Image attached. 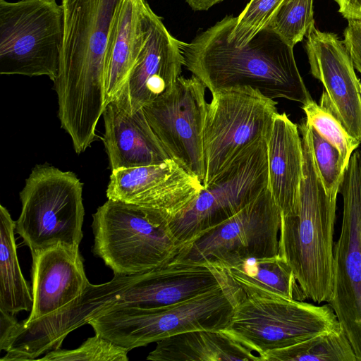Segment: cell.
<instances>
[{"instance_id":"25","label":"cell","mask_w":361,"mask_h":361,"mask_svg":"<svg viewBox=\"0 0 361 361\" xmlns=\"http://www.w3.org/2000/svg\"><path fill=\"white\" fill-rule=\"evenodd\" d=\"M14 221L0 206V310L12 314L32 307V294L18 262Z\"/></svg>"},{"instance_id":"15","label":"cell","mask_w":361,"mask_h":361,"mask_svg":"<svg viewBox=\"0 0 361 361\" xmlns=\"http://www.w3.org/2000/svg\"><path fill=\"white\" fill-rule=\"evenodd\" d=\"M142 13L145 36L142 48L125 83L114 98L131 111L169 95L184 66L180 40L172 36L146 0Z\"/></svg>"},{"instance_id":"4","label":"cell","mask_w":361,"mask_h":361,"mask_svg":"<svg viewBox=\"0 0 361 361\" xmlns=\"http://www.w3.org/2000/svg\"><path fill=\"white\" fill-rule=\"evenodd\" d=\"M92 252L114 275L145 273L171 261L180 246L166 231L160 212L109 200L92 214Z\"/></svg>"},{"instance_id":"7","label":"cell","mask_w":361,"mask_h":361,"mask_svg":"<svg viewBox=\"0 0 361 361\" xmlns=\"http://www.w3.org/2000/svg\"><path fill=\"white\" fill-rule=\"evenodd\" d=\"M63 10L56 0H0V73L59 75Z\"/></svg>"},{"instance_id":"29","label":"cell","mask_w":361,"mask_h":361,"mask_svg":"<svg viewBox=\"0 0 361 361\" xmlns=\"http://www.w3.org/2000/svg\"><path fill=\"white\" fill-rule=\"evenodd\" d=\"M310 129L314 161L323 186L329 196L337 197L345 169L341 155L310 126Z\"/></svg>"},{"instance_id":"3","label":"cell","mask_w":361,"mask_h":361,"mask_svg":"<svg viewBox=\"0 0 361 361\" xmlns=\"http://www.w3.org/2000/svg\"><path fill=\"white\" fill-rule=\"evenodd\" d=\"M302 173L293 209L281 214L279 255L291 267L306 298L329 302L334 288V235L336 197L322 184L313 157L310 126L298 125Z\"/></svg>"},{"instance_id":"19","label":"cell","mask_w":361,"mask_h":361,"mask_svg":"<svg viewBox=\"0 0 361 361\" xmlns=\"http://www.w3.org/2000/svg\"><path fill=\"white\" fill-rule=\"evenodd\" d=\"M32 257L33 303L27 322L59 310L81 295L90 284L79 247L59 245Z\"/></svg>"},{"instance_id":"10","label":"cell","mask_w":361,"mask_h":361,"mask_svg":"<svg viewBox=\"0 0 361 361\" xmlns=\"http://www.w3.org/2000/svg\"><path fill=\"white\" fill-rule=\"evenodd\" d=\"M268 188L267 139L240 155L175 219L166 231L181 246L225 221Z\"/></svg>"},{"instance_id":"2","label":"cell","mask_w":361,"mask_h":361,"mask_svg":"<svg viewBox=\"0 0 361 361\" xmlns=\"http://www.w3.org/2000/svg\"><path fill=\"white\" fill-rule=\"evenodd\" d=\"M237 16H226L190 42L180 40L183 65L211 93L249 87L271 99L301 103L313 100L300 74L293 47L269 27L243 47L230 32Z\"/></svg>"},{"instance_id":"34","label":"cell","mask_w":361,"mask_h":361,"mask_svg":"<svg viewBox=\"0 0 361 361\" xmlns=\"http://www.w3.org/2000/svg\"><path fill=\"white\" fill-rule=\"evenodd\" d=\"M18 323L13 314L0 310V346L5 343Z\"/></svg>"},{"instance_id":"17","label":"cell","mask_w":361,"mask_h":361,"mask_svg":"<svg viewBox=\"0 0 361 361\" xmlns=\"http://www.w3.org/2000/svg\"><path fill=\"white\" fill-rule=\"evenodd\" d=\"M203 188L197 177L169 159L157 164L112 171L106 194L109 200L156 210L170 222Z\"/></svg>"},{"instance_id":"8","label":"cell","mask_w":361,"mask_h":361,"mask_svg":"<svg viewBox=\"0 0 361 361\" xmlns=\"http://www.w3.org/2000/svg\"><path fill=\"white\" fill-rule=\"evenodd\" d=\"M212 95L204 127V188L250 147L267 139L279 113L277 102L249 87Z\"/></svg>"},{"instance_id":"21","label":"cell","mask_w":361,"mask_h":361,"mask_svg":"<svg viewBox=\"0 0 361 361\" xmlns=\"http://www.w3.org/2000/svg\"><path fill=\"white\" fill-rule=\"evenodd\" d=\"M212 266L223 274L225 284L232 293L233 307L252 295L300 301L306 299L291 267L279 254L269 257H245Z\"/></svg>"},{"instance_id":"28","label":"cell","mask_w":361,"mask_h":361,"mask_svg":"<svg viewBox=\"0 0 361 361\" xmlns=\"http://www.w3.org/2000/svg\"><path fill=\"white\" fill-rule=\"evenodd\" d=\"M302 109L306 115L307 123L338 149L346 168L352 154L360 142L348 134L331 112L314 100L303 104Z\"/></svg>"},{"instance_id":"26","label":"cell","mask_w":361,"mask_h":361,"mask_svg":"<svg viewBox=\"0 0 361 361\" xmlns=\"http://www.w3.org/2000/svg\"><path fill=\"white\" fill-rule=\"evenodd\" d=\"M259 358L260 361H357L342 326L267 352Z\"/></svg>"},{"instance_id":"13","label":"cell","mask_w":361,"mask_h":361,"mask_svg":"<svg viewBox=\"0 0 361 361\" xmlns=\"http://www.w3.org/2000/svg\"><path fill=\"white\" fill-rule=\"evenodd\" d=\"M206 86L196 76H180L172 92L143 107L147 120L171 159L202 183L203 135L207 110Z\"/></svg>"},{"instance_id":"27","label":"cell","mask_w":361,"mask_h":361,"mask_svg":"<svg viewBox=\"0 0 361 361\" xmlns=\"http://www.w3.org/2000/svg\"><path fill=\"white\" fill-rule=\"evenodd\" d=\"M313 25V0H283L267 27L293 47Z\"/></svg>"},{"instance_id":"22","label":"cell","mask_w":361,"mask_h":361,"mask_svg":"<svg viewBox=\"0 0 361 361\" xmlns=\"http://www.w3.org/2000/svg\"><path fill=\"white\" fill-rule=\"evenodd\" d=\"M268 188L286 214L294 207L302 173V146L298 126L278 113L267 138Z\"/></svg>"},{"instance_id":"12","label":"cell","mask_w":361,"mask_h":361,"mask_svg":"<svg viewBox=\"0 0 361 361\" xmlns=\"http://www.w3.org/2000/svg\"><path fill=\"white\" fill-rule=\"evenodd\" d=\"M343 217L334 244V288L328 304L361 361V151L352 154L339 188Z\"/></svg>"},{"instance_id":"23","label":"cell","mask_w":361,"mask_h":361,"mask_svg":"<svg viewBox=\"0 0 361 361\" xmlns=\"http://www.w3.org/2000/svg\"><path fill=\"white\" fill-rule=\"evenodd\" d=\"M144 1L123 0L111 25L105 55L106 104L121 89L142 48L145 36Z\"/></svg>"},{"instance_id":"24","label":"cell","mask_w":361,"mask_h":361,"mask_svg":"<svg viewBox=\"0 0 361 361\" xmlns=\"http://www.w3.org/2000/svg\"><path fill=\"white\" fill-rule=\"evenodd\" d=\"M153 361H260L259 356L224 330L192 331L157 342Z\"/></svg>"},{"instance_id":"33","label":"cell","mask_w":361,"mask_h":361,"mask_svg":"<svg viewBox=\"0 0 361 361\" xmlns=\"http://www.w3.org/2000/svg\"><path fill=\"white\" fill-rule=\"evenodd\" d=\"M338 12L347 20H361V0H334Z\"/></svg>"},{"instance_id":"6","label":"cell","mask_w":361,"mask_h":361,"mask_svg":"<svg viewBox=\"0 0 361 361\" xmlns=\"http://www.w3.org/2000/svg\"><path fill=\"white\" fill-rule=\"evenodd\" d=\"M82 183L71 171L37 165L20 192L15 231L35 255L62 245L79 247L85 216Z\"/></svg>"},{"instance_id":"9","label":"cell","mask_w":361,"mask_h":361,"mask_svg":"<svg viewBox=\"0 0 361 361\" xmlns=\"http://www.w3.org/2000/svg\"><path fill=\"white\" fill-rule=\"evenodd\" d=\"M341 326L332 307L283 298L252 295L233 308L222 329L253 352L282 348Z\"/></svg>"},{"instance_id":"20","label":"cell","mask_w":361,"mask_h":361,"mask_svg":"<svg viewBox=\"0 0 361 361\" xmlns=\"http://www.w3.org/2000/svg\"><path fill=\"white\" fill-rule=\"evenodd\" d=\"M104 142L112 171L157 164L171 159L152 130L143 108L131 111L116 99L102 114Z\"/></svg>"},{"instance_id":"14","label":"cell","mask_w":361,"mask_h":361,"mask_svg":"<svg viewBox=\"0 0 361 361\" xmlns=\"http://www.w3.org/2000/svg\"><path fill=\"white\" fill-rule=\"evenodd\" d=\"M140 275H114L109 282L90 283L81 295L59 310L31 322H18L0 346L6 352L1 360H34L47 351L60 348L69 333L107 311Z\"/></svg>"},{"instance_id":"30","label":"cell","mask_w":361,"mask_h":361,"mask_svg":"<svg viewBox=\"0 0 361 361\" xmlns=\"http://www.w3.org/2000/svg\"><path fill=\"white\" fill-rule=\"evenodd\" d=\"M129 350L95 334L88 338L79 348L73 350L60 348L48 352L41 361H128Z\"/></svg>"},{"instance_id":"35","label":"cell","mask_w":361,"mask_h":361,"mask_svg":"<svg viewBox=\"0 0 361 361\" xmlns=\"http://www.w3.org/2000/svg\"><path fill=\"white\" fill-rule=\"evenodd\" d=\"M223 1L224 0H185L189 6L195 11H207Z\"/></svg>"},{"instance_id":"16","label":"cell","mask_w":361,"mask_h":361,"mask_svg":"<svg viewBox=\"0 0 361 361\" xmlns=\"http://www.w3.org/2000/svg\"><path fill=\"white\" fill-rule=\"evenodd\" d=\"M305 37L311 73L324 87L320 105L361 142V82L343 40L314 25Z\"/></svg>"},{"instance_id":"11","label":"cell","mask_w":361,"mask_h":361,"mask_svg":"<svg viewBox=\"0 0 361 361\" xmlns=\"http://www.w3.org/2000/svg\"><path fill=\"white\" fill-rule=\"evenodd\" d=\"M281 210L269 188L233 216L178 247L173 259L211 265L279 254Z\"/></svg>"},{"instance_id":"1","label":"cell","mask_w":361,"mask_h":361,"mask_svg":"<svg viewBox=\"0 0 361 361\" xmlns=\"http://www.w3.org/2000/svg\"><path fill=\"white\" fill-rule=\"evenodd\" d=\"M122 1L61 0L63 40L54 87L61 127L77 154L97 139V126L106 105L105 55Z\"/></svg>"},{"instance_id":"18","label":"cell","mask_w":361,"mask_h":361,"mask_svg":"<svg viewBox=\"0 0 361 361\" xmlns=\"http://www.w3.org/2000/svg\"><path fill=\"white\" fill-rule=\"evenodd\" d=\"M224 284L215 267L172 259L140 274L109 309H159L188 300Z\"/></svg>"},{"instance_id":"5","label":"cell","mask_w":361,"mask_h":361,"mask_svg":"<svg viewBox=\"0 0 361 361\" xmlns=\"http://www.w3.org/2000/svg\"><path fill=\"white\" fill-rule=\"evenodd\" d=\"M233 308L230 291L223 285L163 308L110 309L89 324L95 334L130 351L188 331L222 330Z\"/></svg>"},{"instance_id":"32","label":"cell","mask_w":361,"mask_h":361,"mask_svg":"<svg viewBox=\"0 0 361 361\" xmlns=\"http://www.w3.org/2000/svg\"><path fill=\"white\" fill-rule=\"evenodd\" d=\"M348 22L343 42L354 68L361 73V20H348Z\"/></svg>"},{"instance_id":"31","label":"cell","mask_w":361,"mask_h":361,"mask_svg":"<svg viewBox=\"0 0 361 361\" xmlns=\"http://www.w3.org/2000/svg\"><path fill=\"white\" fill-rule=\"evenodd\" d=\"M283 0H250L230 32L231 40L238 47L247 44L266 27Z\"/></svg>"}]
</instances>
